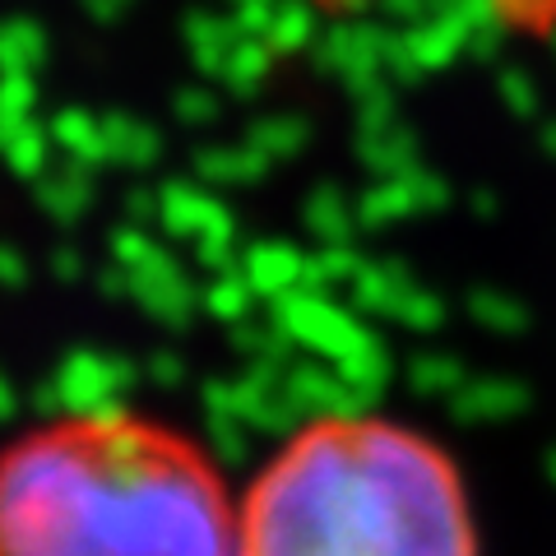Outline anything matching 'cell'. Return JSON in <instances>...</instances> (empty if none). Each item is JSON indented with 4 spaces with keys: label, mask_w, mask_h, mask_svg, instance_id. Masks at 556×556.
<instances>
[{
    "label": "cell",
    "mask_w": 556,
    "mask_h": 556,
    "mask_svg": "<svg viewBox=\"0 0 556 556\" xmlns=\"http://www.w3.org/2000/svg\"><path fill=\"white\" fill-rule=\"evenodd\" d=\"M0 556H237V510L172 427L84 413L0 455Z\"/></svg>",
    "instance_id": "obj_1"
},
{
    "label": "cell",
    "mask_w": 556,
    "mask_h": 556,
    "mask_svg": "<svg viewBox=\"0 0 556 556\" xmlns=\"http://www.w3.org/2000/svg\"><path fill=\"white\" fill-rule=\"evenodd\" d=\"M237 556H478L459 468L380 417H325L260 468Z\"/></svg>",
    "instance_id": "obj_2"
},
{
    "label": "cell",
    "mask_w": 556,
    "mask_h": 556,
    "mask_svg": "<svg viewBox=\"0 0 556 556\" xmlns=\"http://www.w3.org/2000/svg\"><path fill=\"white\" fill-rule=\"evenodd\" d=\"M492 5L519 33H547L556 24V0H492Z\"/></svg>",
    "instance_id": "obj_3"
},
{
    "label": "cell",
    "mask_w": 556,
    "mask_h": 556,
    "mask_svg": "<svg viewBox=\"0 0 556 556\" xmlns=\"http://www.w3.org/2000/svg\"><path fill=\"white\" fill-rule=\"evenodd\" d=\"M311 10H320V14H353V10H362V5H371V0H306Z\"/></svg>",
    "instance_id": "obj_4"
}]
</instances>
